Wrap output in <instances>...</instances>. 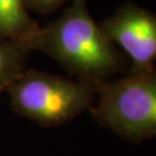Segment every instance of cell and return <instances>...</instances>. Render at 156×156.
<instances>
[{"label": "cell", "instance_id": "cell-4", "mask_svg": "<svg viewBox=\"0 0 156 156\" xmlns=\"http://www.w3.org/2000/svg\"><path fill=\"white\" fill-rule=\"evenodd\" d=\"M115 44L129 57L127 73L151 69L156 62V15L133 2H126L100 24Z\"/></svg>", "mask_w": 156, "mask_h": 156}, {"label": "cell", "instance_id": "cell-2", "mask_svg": "<svg viewBox=\"0 0 156 156\" xmlns=\"http://www.w3.org/2000/svg\"><path fill=\"white\" fill-rule=\"evenodd\" d=\"M90 84L98 95L93 110L97 123L129 142L156 138V66Z\"/></svg>", "mask_w": 156, "mask_h": 156}, {"label": "cell", "instance_id": "cell-3", "mask_svg": "<svg viewBox=\"0 0 156 156\" xmlns=\"http://www.w3.org/2000/svg\"><path fill=\"white\" fill-rule=\"evenodd\" d=\"M12 105L24 117L44 126L69 122L90 105L94 89L88 82L44 73L14 79L9 87Z\"/></svg>", "mask_w": 156, "mask_h": 156}, {"label": "cell", "instance_id": "cell-1", "mask_svg": "<svg viewBox=\"0 0 156 156\" xmlns=\"http://www.w3.org/2000/svg\"><path fill=\"white\" fill-rule=\"evenodd\" d=\"M36 42L82 81H104L128 71L127 58L95 22L87 0H74L59 20L38 35Z\"/></svg>", "mask_w": 156, "mask_h": 156}, {"label": "cell", "instance_id": "cell-7", "mask_svg": "<svg viewBox=\"0 0 156 156\" xmlns=\"http://www.w3.org/2000/svg\"><path fill=\"white\" fill-rule=\"evenodd\" d=\"M29 1L34 7H36L38 9L51 11L59 5H62L65 0H29Z\"/></svg>", "mask_w": 156, "mask_h": 156}, {"label": "cell", "instance_id": "cell-6", "mask_svg": "<svg viewBox=\"0 0 156 156\" xmlns=\"http://www.w3.org/2000/svg\"><path fill=\"white\" fill-rule=\"evenodd\" d=\"M17 53L9 46H0V88L14 80Z\"/></svg>", "mask_w": 156, "mask_h": 156}, {"label": "cell", "instance_id": "cell-5", "mask_svg": "<svg viewBox=\"0 0 156 156\" xmlns=\"http://www.w3.org/2000/svg\"><path fill=\"white\" fill-rule=\"evenodd\" d=\"M29 27L23 0H0V35L14 36Z\"/></svg>", "mask_w": 156, "mask_h": 156}]
</instances>
